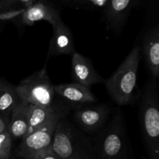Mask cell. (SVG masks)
I'll list each match as a JSON object with an SVG mask.
<instances>
[{
  "label": "cell",
  "mask_w": 159,
  "mask_h": 159,
  "mask_svg": "<svg viewBox=\"0 0 159 159\" xmlns=\"http://www.w3.org/2000/svg\"><path fill=\"white\" fill-rule=\"evenodd\" d=\"M55 1L75 9H93L104 8L108 0H55Z\"/></svg>",
  "instance_id": "e0dca14e"
},
{
  "label": "cell",
  "mask_w": 159,
  "mask_h": 159,
  "mask_svg": "<svg viewBox=\"0 0 159 159\" xmlns=\"http://www.w3.org/2000/svg\"><path fill=\"white\" fill-rule=\"evenodd\" d=\"M54 89L56 95L60 96L63 100L79 107L83 105L96 103L98 101L90 87L76 82L54 85Z\"/></svg>",
  "instance_id": "4fadbf2b"
},
{
  "label": "cell",
  "mask_w": 159,
  "mask_h": 159,
  "mask_svg": "<svg viewBox=\"0 0 159 159\" xmlns=\"http://www.w3.org/2000/svg\"><path fill=\"white\" fill-rule=\"evenodd\" d=\"M91 140L99 159H129L130 143L124 116L120 110Z\"/></svg>",
  "instance_id": "277c9868"
},
{
  "label": "cell",
  "mask_w": 159,
  "mask_h": 159,
  "mask_svg": "<svg viewBox=\"0 0 159 159\" xmlns=\"http://www.w3.org/2000/svg\"><path fill=\"white\" fill-rule=\"evenodd\" d=\"M51 148L61 159H99L91 137L71 124L67 116L57 124Z\"/></svg>",
  "instance_id": "7a4b0ae2"
},
{
  "label": "cell",
  "mask_w": 159,
  "mask_h": 159,
  "mask_svg": "<svg viewBox=\"0 0 159 159\" xmlns=\"http://www.w3.org/2000/svg\"><path fill=\"white\" fill-rule=\"evenodd\" d=\"M37 0H0V13L11 10L26 9Z\"/></svg>",
  "instance_id": "ac0fdd59"
},
{
  "label": "cell",
  "mask_w": 159,
  "mask_h": 159,
  "mask_svg": "<svg viewBox=\"0 0 159 159\" xmlns=\"http://www.w3.org/2000/svg\"><path fill=\"white\" fill-rule=\"evenodd\" d=\"M54 85L47 70L43 68L22 79L16 87L22 101L30 105L49 107L56 102Z\"/></svg>",
  "instance_id": "5b68a950"
},
{
  "label": "cell",
  "mask_w": 159,
  "mask_h": 159,
  "mask_svg": "<svg viewBox=\"0 0 159 159\" xmlns=\"http://www.w3.org/2000/svg\"><path fill=\"white\" fill-rule=\"evenodd\" d=\"M12 138L8 130L0 133V159H10L12 155Z\"/></svg>",
  "instance_id": "d6986e66"
},
{
  "label": "cell",
  "mask_w": 159,
  "mask_h": 159,
  "mask_svg": "<svg viewBox=\"0 0 159 159\" xmlns=\"http://www.w3.org/2000/svg\"><path fill=\"white\" fill-rule=\"evenodd\" d=\"M71 77L74 82L90 88L106 81L94 68L92 61L78 52L74 53L71 57Z\"/></svg>",
  "instance_id": "30bf717a"
},
{
  "label": "cell",
  "mask_w": 159,
  "mask_h": 159,
  "mask_svg": "<svg viewBox=\"0 0 159 159\" xmlns=\"http://www.w3.org/2000/svg\"><path fill=\"white\" fill-rule=\"evenodd\" d=\"M34 159H61L58 155L52 150L51 148L43 151L41 153L37 155Z\"/></svg>",
  "instance_id": "ffe728a7"
},
{
  "label": "cell",
  "mask_w": 159,
  "mask_h": 159,
  "mask_svg": "<svg viewBox=\"0 0 159 159\" xmlns=\"http://www.w3.org/2000/svg\"><path fill=\"white\" fill-rule=\"evenodd\" d=\"M71 107L61 101H56L49 107H38L29 105L28 111L27 134L56 118H64L68 116Z\"/></svg>",
  "instance_id": "ba28073f"
},
{
  "label": "cell",
  "mask_w": 159,
  "mask_h": 159,
  "mask_svg": "<svg viewBox=\"0 0 159 159\" xmlns=\"http://www.w3.org/2000/svg\"><path fill=\"white\" fill-rule=\"evenodd\" d=\"M138 2L139 0H108L104 7V13L109 27L115 31L122 29Z\"/></svg>",
  "instance_id": "5bb4252c"
},
{
  "label": "cell",
  "mask_w": 159,
  "mask_h": 159,
  "mask_svg": "<svg viewBox=\"0 0 159 159\" xmlns=\"http://www.w3.org/2000/svg\"><path fill=\"white\" fill-rule=\"evenodd\" d=\"M141 58V47L137 44L114 73L106 79L104 84L108 94L117 105H128L133 101L137 86L138 66Z\"/></svg>",
  "instance_id": "3957f363"
},
{
  "label": "cell",
  "mask_w": 159,
  "mask_h": 159,
  "mask_svg": "<svg viewBox=\"0 0 159 159\" xmlns=\"http://www.w3.org/2000/svg\"><path fill=\"white\" fill-rule=\"evenodd\" d=\"M29 105L21 100L11 111L7 130L13 142L20 141L27 134Z\"/></svg>",
  "instance_id": "9a60e30c"
},
{
  "label": "cell",
  "mask_w": 159,
  "mask_h": 159,
  "mask_svg": "<svg viewBox=\"0 0 159 159\" xmlns=\"http://www.w3.org/2000/svg\"><path fill=\"white\" fill-rule=\"evenodd\" d=\"M9 124V119L5 117L2 114L0 113V133L8 129Z\"/></svg>",
  "instance_id": "44dd1931"
},
{
  "label": "cell",
  "mask_w": 159,
  "mask_h": 159,
  "mask_svg": "<svg viewBox=\"0 0 159 159\" xmlns=\"http://www.w3.org/2000/svg\"><path fill=\"white\" fill-rule=\"evenodd\" d=\"M111 110L108 104L79 107L75 110L74 121L78 128L89 135H94L108 123Z\"/></svg>",
  "instance_id": "52a82bcc"
},
{
  "label": "cell",
  "mask_w": 159,
  "mask_h": 159,
  "mask_svg": "<svg viewBox=\"0 0 159 159\" xmlns=\"http://www.w3.org/2000/svg\"><path fill=\"white\" fill-rule=\"evenodd\" d=\"M20 19L26 26H33L39 21H47L53 26L61 20L59 11L46 0H37L25 9Z\"/></svg>",
  "instance_id": "8fae6325"
},
{
  "label": "cell",
  "mask_w": 159,
  "mask_h": 159,
  "mask_svg": "<svg viewBox=\"0 0 159 159\" xmlns=\"http://www.w3.org/2000/svg\"><path fill=\"white\" fill-rule=\"evenodd\" d=\"M141 56L152 78L159 76V25L148 30L142 39Z\"/></svg>",
  "instance_id": "7c38bea8"
},
{
  "label": "cell",
  "mask_w": 159,
  "mask_h": 159,
  "mask_svg": "<svg viewBox=\"0 0 159 159\" xmlns=\"http://www.w3.org/2000/svg\"><path fill=\"white\" fill-rule=\"evenodd\" d=\"M61 119L63 118H56L26 134L14 149L12 156L34 159L42 152L51 148L56 127Z\"/></svg>",
  "instance_id": "8992f818"
},
{
  "label": "cell",
  "mask_w": 159,
  "mask_h": 159,
  "mask_svg": "<svg viewBox=\"0 0 159 159\" xmlns=\"http://www.w3.org/2000/svg\"><path fill=\"white\" fill-rule=\"evenodd\" d=\"M52 27L53 34L48 47L47 60L60 55H72L75 53L72 32L62 20Z\"/></svg>",
  "instance_id": "9c48e42d"
},
{
  "label": "cell",
  "mask_w": 159,
  "mask_h": 159,
  "mask_svg": "<svg viewBox=\"0 0 159 159\" xmlns=\"http://www.w3.org/2000/svg\"><path fill=\"white\" fill-rule=\"evenodd\" d=\"M143 143L150 159H159V99L158 79L151 78L144 85L139 109Z\"/></svg>",
  "instance_id": "6da1fadb"
},
{
  "label": "cell",
  "mask_w": 159,
  "mask_h": 159,
  "mask_svg": "<svg viewBox=\"0 0 159 159\" xmlns=\"http://www.w3.org/2000/svg\"><path fill=\"white\" fill-rule=\"evenodd\" d=\"M20 101L16 85L0 79V113L9 120L11 111Z\"/></svg>",
  "instance_id": "2e32d148"
}]
</instances>
